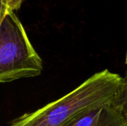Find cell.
I'll list each match as a JSON object with an SVG mask.
<instances>
[{
	"instance_id": "obj_1",
	"label": "cell",
	"mask_w": 127,
	"mask_h": 126,
	"mask_svg": "<svg viewBox=\"0 0 127 126\" xmlns=\"http://www.w3.org/2000/svg\"><path fill=\"white\" fill-rule=\"evenodd\" d=\"M124 78L106 69L95 74L77 88L31 113L14 120L9 126H62L87 111L115 104Z\"/></svg>"
},
{
	"instance_id": "obj_2",
	"label": "cell",
	"mask_w": 127,
	"mask_h": 126,
	"mask_svg": "<svg viewBox=\"0 0 127 126\" xmlns=\"http://www.w3.org/2000/svg\"><path fill=\"white\" fill-rule=\"evenodd\" d=\"M42 61L13 11L0 25V83L41 74Z\"/></svg>"
},
{
	"instance_id": "obj_3",
	"label": "cell",
	"mask_w": 127,
	"mask_h": 126,
	"mask_svg": "<svg viewBox=\"0 0 127 126\" xmlns=\"http://www.w3.org/2000/svg\"><path fill=\"white\" fill-rule=\"evenodd\" d=\"M62 126H125V122L115 103L83 112Z\"/></svg>"
},
{
	"instance_id": "obj_4",
	"label": "cell",
	"mask_w": 127,
	"mask_h": 126,
	"mask_svg": "<svg viewBox=\"0 0 127 126\" xmlns=\"http://www.w3.org/2000/svg\"><path fill=\"white\" fill-rule=\"evenodd\" d=\"M116 106L123 116L125 126H127V76L124 78L122 88L116 102Z\"/></svg>"
},
{
	"instance_id": "obj_5",
	"label": "cell",
	"mask_w": 127,
	"mask_h": 126,
	"mask_svg": "<svg viewBox=\"0 0 127 126\" xmlns=\"http://www.w3.org/2000/svg\"><path fill=\"white\" fill-rule=\"evenodd\" d=\"M23 1L24 0H7V8L9 10L14 12V10H17L21 7Z\"/></svg>"
},
{
	"instance_id": "obj_6",
	"label": "cell",
	"mask_w": 127,
	"mask_h": 126,
	"mask_svg": "<svg viewBox=\"0 0 127 126\" xmlns=\"http://www.w3.org/2000/svg\"><path fill=\"white\" fill-rule=\"evenodd\" d=\"M8 11L7 0H0V25Z\"/></svg>"
}]
</instances>
